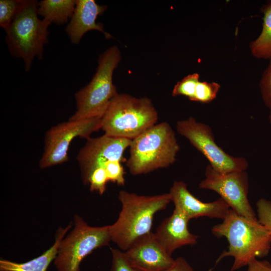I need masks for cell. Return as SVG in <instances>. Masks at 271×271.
<instances>
[{
    "mask_svg": "<svg viewBox=\"0 0 271 271\" xmlns=\"http://www.w3.org/2000/svg\"><path fill=\"white\" fill-rule=\"evenodd\" d=\"M118 198L121 209L116 221L110 225L111 241L123 251L151 232L155 215L165 209L171 201L169 193L140 195L124 190Z\"/></svg>",
    "mask_w": 271,
    "mask_h": 271,
    "instance_id": "obj_3",
    "label": "cell"
},
{
    "mask_svg": "<svg viewBox=\"0 0 271 271\" xmlns=\"http://www.w3.org/2000/svg\"><path fill=\"white\" fill-rule=\"evenodd\" d=\"M220 85L215 82L199 81L196 86L193 101L208 103L217 96Z\"/></svg>",
    "mask_w": 271,
    "mask_h": 271,
    "instance_id": "obj_20",
    "label": "cell"
},
{
    "mask_svg": "<svg viewBox=\"0 0 271 271\" xmlns=\"http://www.w3.org/2000/svg\"><path fill=\"white\" fill-rule=\"evenodd\" d=\"M21 3V0L0 1V26L5 30L14 19Z\"/></svg>",
    "mask_w": 271,
    "mask_h": 271,
    "instance_id": "obj_21",
    "label": "cell"
},
{
    "mask_svg": "<svg viewBox=\"0 0 271 271\" xmlns=\"http://www.w3.org/2000/svg\"><path fill=\"white\" fill-rule=\"evenodd\" d=\"M77 0H43L38 3V14L50 24L68 22L74 12Z\"/></svg>",
    "mask_w": 271,
    "mask_h": 271,
    "instance_id": "obj_17",
    "label": "cell"
},
{
    "mask_svg": "<svg viewBox=\"0 0 271 271\" xmlns=\"http://www.w3.org/2000/svg\"><path fill=\"white\" fill-rule=\"evenodd\" d=\"M101 127L100 117L69 120L52 127L45 134L44 153L39 167L45 169L67 162L68 149L74 138L79 137L87 140Z\"/></svg>",
    "mask_w": 271,
    "mask_h": 271,
    "instance_id": "obj_10",
    "label": "cell"
},
{
    "mask_svg": "<svg viewBox=\"0 0 271 271\" xmlns=\"http://www.w3.org/2000/svg\"><path fill=\"white\" fill-rule=\"evenodd\" d=\"M190 220L179 210L175 208L173 213L164 219L154 233L160 244L170 255L178 248L197 243L198 236L188 229Z\"/></svg>",
    "mask_w": 271,
    "mask_h": 271,
    "instance_id": "obj_14",
    "label": "cell"
},
{
    "mask_svg": "<svg viewBox=\"0 0 271 271\" xmlns=\"http://www.w3.org/2000/svg\"><path fill=\"white\" fill-rule=\"evenodd\" d=\"M38 2L21 0L19 10L5 30L6 43L11 54L23 59L26 71L34 59L43 58L44 47L48 41L50 24L38 18Z\"/></svg>",
    "mask_w": 271,
    "mask_h": 271,
    "instance_id": "obj_5",
    "label": "cell"
},
{
    "mask_svg": "<svg viewBox=\"0 0 271 271\" xmlns=\"http://www.w3.org/2000/svg\"><path fill=\"white\" fill-rule=\"evenodd\" d=\"M129 148L126 165L131 174L138 175L169 167L180 146L172 127L162 122L132 140Z\"/></svg>",
    "mask_w": 271,
    "mask_h": 271,
    "instance_id": "obj_4",
    "label": "cell"
},
{
    "mask_svg": "<svg viewBox=\"0 0 271 271\" xmlns=\"http://www.w3.org/2000/svg\"><path fill=\"white\" fill-rule=\"evenodd\" d=\"M246 271H271V264L266 260H259L256 258L247 265Z\"/></svg>",
    "mask_w": 271,
    "mask_h": 271,
    "instance_id": "obj_26",
    "label": "cell"
},
{
    "mask_svg": "<svg viewBox=\"0 0 271 271\" xmlns=\"http://www.w3.org/2000/svg\"><path fill=\"white\" fill-rule=\"evenodd\" d=\"M262 30L257 38L251 42L249 49L253 56L257 59L271 58V1L262 9Z\"/></svg>",
    "mask_w": 271,
    "mask_h": 271,
    "instance_id": "obj_18",
    "label": "cell"
},
{
    "mask_svg": "<svg viewBox=\"0 0 271 271\" xmlns=\"http://www.w3.org/2000/svg\"><path fill=\"white\" fill-rule=\"evenodd\" d=\"M71 226V223L65 228H59L56 232L55 241L53 245L36 258L23 263L1 259L0 271H46L51 261L56 256L61 241Z\"/></svg>",
    "mask_w": 271,
    "mask_h": 271,
    "instance_id": "obj_16",
    "label": "cell"
},
{
    "mask_svg": "<svg viewBox=\"0 0 271 271\" xmlns=\"http://www.w3.org/2000/svg\"><path fill=\"white\" fill-rule=\"evenodd\" d=\"M259 88L264 104L271 108V58L264 71L259 82Z\"/></svg>",
    "mask_w": 271,
    "mask_h": 271,
    "instance_id": "obj_22",
    "label": "cell"
},
{
    "mask_svg": "<svg viewBox=\"0 0 271 271\" xmlns=\"http://www.w3.org/2000/svg\"><path fill=\"white\" fill-rule=\"evenodd\" d=\"M123 252L129 263L142 271H163L175 261L153 232L138 240Z\"/></svg>",
    "mask_w": 271,
    "mask_h": 271,
    "instance_id": "obj_13",
    "label": "cell"
},
{
    "mask_svg": "<svg viewBox=\"0 0 271 271\" xmlns=\"http://www.w3.org/2000/svg\"><path fill=\"white\" fill-rule=\"evenodd\" d=\"M120 59V51L115 46L100 55L91 80L75 94L76 110L69 120L102 117L111 101L118 94L112 76Z\"/></svg>",
    "mask_w": 271,
    "mask_h": 271,
    "instance_id": "obj_7",
    "label": "cell"
},
{
    "mask_svg": "<svg viewBox=\"0 0 271 271\" xmlns=\"http://www.w3.org/2000/svg\"><path fill=\"white\" fill-rule=\"evenodd\" d=\"M86 140L77 156L84 183L89 186L91 192L100 195L104 193L109 182L124 185V153L131 140L104 134Z\"/></svg>",
    "mask_w": 271,
    "mask_h": 271,
    "instance_id": "obj_1",
    "label": "cell"
},
{
    "mask_svg": "<svg viewBox=\"0 0 271 271\" xmlns=\"http://www.w3.org/2000/svg\"><path fill=\"white\" fill-rule=\"evenodd\" d=\"M106 8V6L99 5L94 0H77L74 12L65 29L71 42L78 44L84 35L91 30L103 33L106 39L112 38L104 31L103 24L96 23L98 16Z\"/></svg>",
    "mask_w": 271,
    "mask_h": 271,
    "instance_id": "obj_15",
    "label": "cell"
},
{
    "mask_svg": "<svg viewBox=\"0 0 271 271\" xmlns=\"http://www.w3.org/2000/svg\"><path fill=\"white\" fill-rule=\"evenodd\" d=\"M158 114L151 100L118 94L101 117L104 134L132 140L157 124Z\"/></svg>",
    "mask_w": 271,
    "mask_h": 271,
    "instance_id": "obj_6",
    "label": "cell"
},
{
    "mask_svg": "<svg viewBox=\"0 0 271 271\" xmlns=\"http://www.w3.org/2000/svg\"><path fill=\"white\" fill-rule=\"evenodd\" d=\"M112 263L110 271H142L132 266L126 258L124 252L116 248L111 249Z\"/></svg>",
    "mask_w": 271,
    "mask_h": 271,
    "instance_id": "obj_23",
    "label": "cell"
},
{
    "mask_svg": "<svg viewBox=\"0 0 271 271\" xmlns=\"http://www.w3.org/2000/svg\"><path fill=\"white\" fill-rule=\"evenodd\" d=\"M163 271H195L190 264L183 257L179 256L175 259L172 265Z\"/></svg>",
    "mask_w": 271,
    "mask_h": 271,
    "instance_id": "obj_25",
    "label": "cell"
},
{
    "mask_svg": "<svg viewBox=\"0 0 271 271\" xmlns=\"http://www.w3.org/2000/svg\"><path fill=\"white\" fill-rule=\"evenodd\" d=\"M199 188L217 193L239 215L252 221L258 220L247 198L248 179L245 171L223 173L209 164L206 168L205 178L200 182Z\"/></svg>",
    "mask_w": 271,
    "mask_h": 271,
    "instance_id": "obj_11",
    "label": "cell"
},
{
    "mask_svg": "<svg viewBox=\"0 0 271 271\" xmlns=\"http://www.w3.org/2000/svg\"><path fill=\"white\" fill-rule=\"evenodd\" d=\"M110 226L92 227L79 215L74 216V227L61 241L54 264L58 271H80L82 260L94 250L108 245Z\"/></svg>",
    "mask_w": 271,
    "mask_h": 271,
    "instance_id": "obj_8",
    "label": "cell"
},
{
    "mask_svg": "<svg viewBox=\"0 0 271 271\" xmlns=\"http://www.w3.org/2000/svg\"><path fill=\"white\" fill-rule=\"evenodd\" d=\"M269 109H270V111H269L268 118H269V122L271 123V108H270Z\"/></svg>",
    "mask_w": 271,
    "mask_h": 271,
    "instance_id": "obj_27",
    "label": "cell"
},
{
    "mask_svg": "<svg viewBox=\"0 0 271 271\" xmlns=\"http://www.w3.org/2000/svg\"><path fill=\"white\" fill-rule=\"evenodd\" d=\"M176 129L206 158L215 170L226 173L247 169L248 164L244 158L231 156L217 145L212 130L207 124L190 117L178 121Z\"/></svg>",
    "mask_w": 271,
    "mask_h": 271,
    "instance_id": "obj_9",
    "label": "cell"
},
{
    "mask_svg": "<svg viewBox=\"0 0 271 271\" xmlns=\"http://www.w3.org/2000/svg\"><path fill=\"white\" fill-rule=\"evenodd\" d=\"M258 221L271 232V202L264 198L256 203Z\"/></svg>",
    "mask_w": 271,
    "mask_h": 271,
    "instance_id": "obj_24",
    "label": "cell"
},
{
    "mask_svg": "<svg viewBox=\"0 0 271 271\" xmlns=\"http://www.w3.org/2000/svg\"><path fill=\"white\" fill-rule=\"evenodd\" d=\"M199 78L200 76L197 73L186 76L174 86L172 95L173 96H185L193 101L196 88L199 82Z\"/></svg>",
    "mask_w": 271,
    "mask_h": 271,
    "instance_id": "obj_19",
    "label": "cell"
},
{
    "mask_svg": "<svg viewBox=\"0 0 271 271\" xmlns=\"http://www.w3.org/2000/svg\"><path fill=\"white\" fill-rule=\"evenodd\" d=\"M169 194L175 208L189 220L200 217L223 219L230 208L221 198L211 202H203L192 195L182 181H175Z\"/></svg>",
    "mask_w": 271,
    "mask_h": 271,
    "instance_id": "obj_12",
    "label": "cell"
},
{
    "mask_svg": "<svg viewBox=\"0 0 271 271\" xmlns=\"http://www.w3.org/2000/svg\"><path fill=\"white\" fill-rule=\"evenodd\" d=\"M212 234L224 237L228 242V250L218 257L232 256L234 262L231 271L237 270L257 257L267 255L271 247V232L257 221H252L239 215L230 209L222 222L213 226Z\"/></svg>",
    "mask_w": 271,
    "mask_h": 271,
    "instance_id": "obj_2",
    "label": "cell"
}]
</instances>
